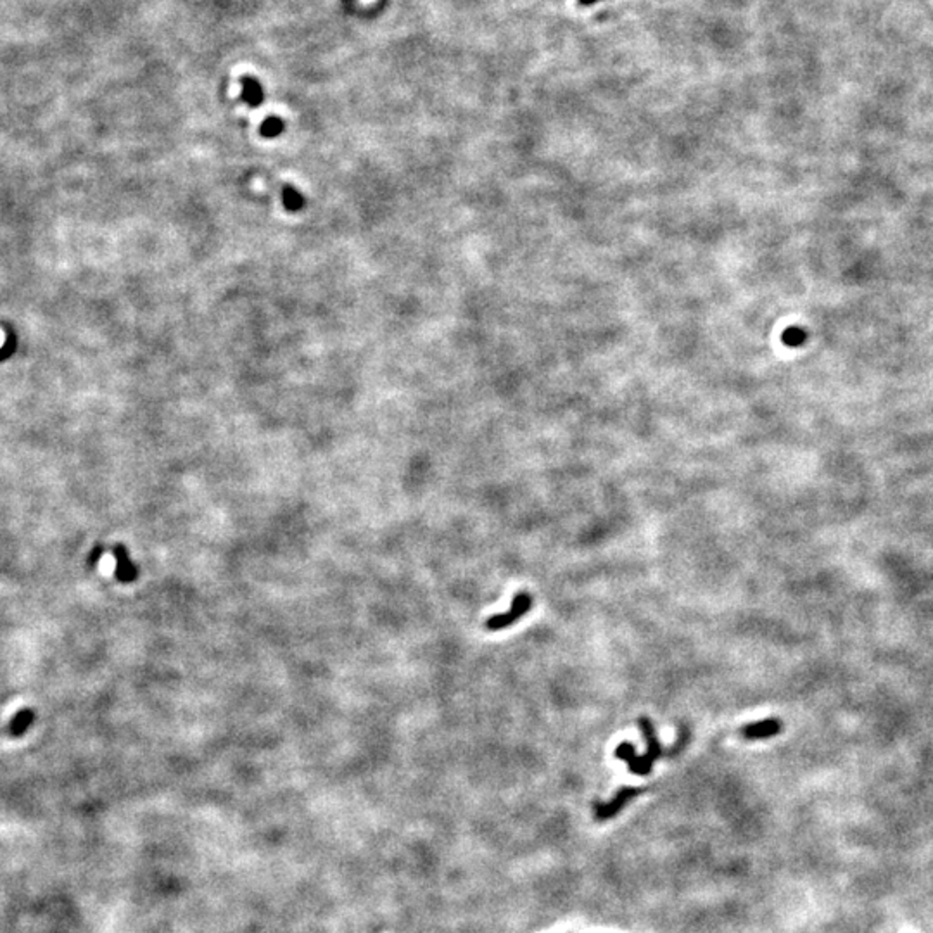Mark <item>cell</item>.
Masks as SVG:
<instances>
[{
    "instance_id": "3957f363",
    "label": "cell",
    "mask_w": 933,
    "mask_h": 933,
    "mask_svg": "<svg viewBox=\"0 0 933 933\" xmlns=\"http://www.w3.org/2000/svg\"><path fill=\"white\" fill-rule=\"evenodd\" d=\"M638 793H640V790L636 789L619 790L615 797H613L609 804H602V802H597V804H595V816H597V819H600V821L613 818V816H615L617 812L622 811L624 805H626L631 798L636 797Z\"/></svg>"
},
{
    "instance_id": "277c9868",
    "label": "cell",
    "mask_w": 933,
    "mask_h": 933,
    "mask_svg": "<svg viewBox=\"0 0 933 933\" xmlns=\"http://www.w3.org/2000/svg\"><path fill=\"white\" fill-rule=\"evenodd\" d=\"M779 731H782V721L764 719V721L752 722V724L742 728V736L747 740H764L769 736H776Z\"/></svg>"
},
{
    "instance_id": "9c48e42d",
    "label": "cell",
    "mask_w": 933,
    "mask_h": 933,
    "mask_svg": "<svg viewBox=\"0 0 933 933\" xmlns=\"http://www.w3.org/2000/svg\"><path fill=\"white\" fill-rule=\"evenodd\" d=\"M595 2H600V0H579V3H583V6H590V3Z\"/></svg>"
},
{
    "instance_id": "5b68a950",
    "label": "cell",
    "mask_w": 933,
    "mask_h": 933,
    "mask_svg": "<svg viewBox=\"0 0 933 933\" xmlns=\"http://www.w3.org/2000/svg\"><path fill=\"white\" fill-rule=\"evenodd\" d=\"M242 99H244L249 106L254 107L260 106L261 100L264 99L263 89H261V85L254 78L246 76V78L242 80Z\"/></svg>"
},
{
    "instance_id": "ba28073f",
    "label": "cell",
    "mask_w": 933,
    "mask_h": 933,
    "mask_svg": "<svg viewBox=\"0 0 933 933\" xmlns=\"http://www.w3.org/2000/svg\"><path fill=\"white\" fill-rule=\"evenodd\" d=\"M112 565H114V560H112V557H107L106 555V557H104V562L100 564V569H103V571H109Z\"/></svg>"
},
{
    "instance_id": "6da1fadb",
    "label": "cell",
    "mask_w": 933,
    "mask_h": 933,
    "mask_svg": "<svg viewBox=\"0 0 933 933\" xmlns=\"http://www.w3.org/2000/svg\"><path fill=\"white\" fill-rule=\"evenodd\" d=\"M638 724H640V729L643 731L646 742V752L643 757L636 755L634 747L631 745V743H620V745L615 749V757L620 759V761H626L627 766H629V771L633 772V775L645 776L652 772L653 762H655L657 759L662 757L664 750L662 745L659 743V740H657L655 729H653L652 722H650L646 717H640Z\"/></svg>"
},
{
    "instance_id": "7a4b0ae2",
    "label": "cell",
    "mask_w": 933,
    "mask_h": 933,
    "mask_svg": "<svg viewBox=\"0 0 933 933\" xmlns=\"http://www.w3.org/2000/svg\"><path fill=\"white\" fill-rule=\"evenodd\" d=\"M532 607V597L529 593H518L512 600L510 609L503 613H496L486 620V629L489 631H502L505 627L517 622L522 615H525Z\"/></svg>"
},
{
    "instance_id": "52a82bcc",
    "label": "cell",
    "mask_w": 933,
    "mask_h": 933,
    "mask_svg": "<svg viewBox=\"0 0 933 933\" xmlns=\"http://www.w3.org/2000/svg\"><path fill=\"white\" fill-rule=\"evenodd\" d=\"M282 132H284V121L278 116H268L263 125H261V133L267 139H274V137L281 135Z\"/></svg>"
},
{
    "instance_id": "8992f818",
    "label": "cell",
    "mask_w": 933,
    "mask_h": 933,
    "mask_svg": "<svg viewBox=\"0 0 933 933\" xmlns=\"http://www.w3.org/2000/svg\"><path fill=\"white\" fill-rule=\"evenodd\" d=\"M282 201H284L285 209L289 211H301L304 208V197L297 188L290 187V185H285L284 192H282Z\"/></svg>"
}]
</instances>
